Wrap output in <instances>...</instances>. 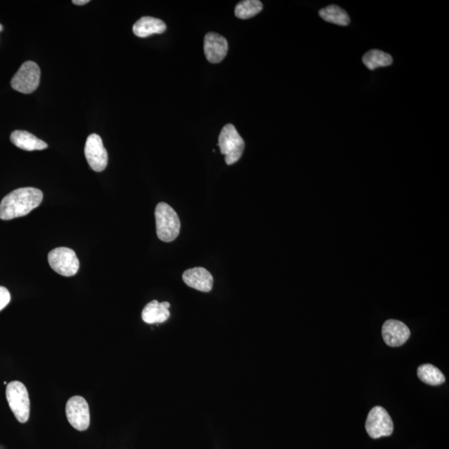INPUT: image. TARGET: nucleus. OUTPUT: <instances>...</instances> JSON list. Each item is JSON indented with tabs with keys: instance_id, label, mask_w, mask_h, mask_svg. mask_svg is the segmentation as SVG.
Segmentation results:
<instances>
[{
	"instance_id": "nucleus-11",
	"label": "nucleus",
	"mask_w": 449,
	"mask_h": 449,
	"mask_svg": "<svg viewBox=\"0 0 449 449\" xmlns=\"http://www.w3.org/2000/svg\"><path fill=\"white\" fill-rule=\"evenodd\" d=\"M228 43L218 34L208 33L204 39V54L211 64H219L227 56Z\"/></svg>"
},
{
	"instance_id": "nucleus-19",
	"label": "nucleus",
	"mask_w": 449,
	"mask_h": 449,
	"mask_svg": "<svg viewBox=\"0 0 449 449\" xmlns=\"http://www.w3.org/2000/svg\"><path fill=\"white\" fill-rule=\"evenodd\" d=\"M263 5L258 0H245L235 6V16L241 19L253 18L255 15L261 13Z\"/></svg>"
},
{
	"instance_id": "nucleus-4",
	"label": "nucleus",
	"mask_w": 449,
	"mask_h": 449,
	"mask_svg": "<svg viewBox=\"0 0 449 449\" xmlns=\"http://www.w3.org/2000/svg\"><path fill=\"white\" fill-rule=\"evenodd\" d=\"M6 398L19 422L26 423L30 417V400L25 385L19 381L11 382L7 385Z\"/></svg>"
},
{
	"instance_id": "nucleus-8",
	"label": "nucleus",
	"mask_w": 449,
	"mask_h": 449,
	"mask_svg": "<svg viewBox=\"0 0 449 449\" xmlns=\"http://www.w3.org/2000/svg\"><path fill=\"white\" fill-rule=\"evenodd\" d=\"M66 415L71 425L78 431H85L90 424L88 403L84 398L74 396L66 404Z\"/></svg>"
},
{
	"instance_id": "nucleus-20",
	"label": "nucleus",
	"mask_w": 449,
	"mask_h": 449,
	"mask_svg": "<svg viewBox=\"0 0 449 449\" xmlns=\"http://www.w3.org/2000/svg\"><path fill=\"white\" fill-rule=\"evenodd\" d=\"M11 295L9 290L5 287L0 286V311L5 308L10 304Z\"/></svg>"
},
{
	"instance_id": "nucleus-15",
	"label": "nucleus",
	"mask_w": 449,
	"mask_h": 449,
	"mask_svg": "<svg viewBox=\"0 0 449 449\" xmlns=\"http://www.w3.org/2000/svg\"><path fill=\"white\" fill-rule=\"evenodd\" d=\"M10 141L17 148L25 150V151H39L48 148V144L34 134L26 131H14L11 133Z\"/></svg>"
},
{
	"instance_id": "nucleus-22",
	"label": "nucleus",
	"mask_w": 449,
	"mask_h": 449,
	"mask_svg": "<svg viewBox=\"0 0 449 449\" xmlns=\"http://www.w3.org/2000/svg\"><path fill=\"white\" fill-rule=\"evenodd\" d=\"M2 30H3V26L1 23H0V32H1Z\"/></svg>"
},
{
	"instance_id": "nucleus-10",
	"label": "nucleus",
	"mask_w": 449,
	"mask_h": 449,
	"mask_svg": "<svg viewBox=\"0 0 449 449\" xmlns=\"http://www.w3.org/2000/svg\"><path fill=\"white\" fill-rule=\"evenodd\" d=\"M382 336L386 345L391 347H400L411 337V330L403 322L389 320L382 327Z\"/></svg>"
},
{
	"instance_id": "nucleus-13",
	"label": "nucleus",
	"mask_w": 449,
	"mask_h": 449,
	"mask_svg": "<svg viewBox=\"0 0 449 449\" xmlns=\"http://www.w3.org/2000/svg\"><path fill=\"white\" fill-rule=\"evenodd\" d=\"M170 304L168 302L160 303L156 299L147 306L141 312V318L147 324H160L168 320L170 317Z\"/></svg>"
},
{
	"instance_id": "nucleus-18",
	"label": "nucleus",
	"mask_w": 449,
	"mask_h": 449,
	"mask_svg": "<svg viewBox=\"0 0 449 449\" xmlns=\"http://www.w3.org/2000/svg\"><path fill=\"white\" fill-rule=\"evenodd\" d=\"M417 377L424 383L432 386L443 384L445 382L444 373L430 364L420 365L417 368Z\"/></svg>"
},
{
	"instance_id": "nucleus-14",
	"label": "nucleus",
	"mask_w": 449,
	"mask_h": 449,
	"mask_svg": "<svg viewBox=\"0 0 449 449\" xmlns=\"http://www.w3.org/2000/svg\"><path fill=\"white\" fill-rule=\"evenodd\" d=\"M167 30L166 23L159 19L145 16L134 23L133 31L136 36L147 38L155 34H163Z\"/></svg>"
},
{
	"instance_id": "nucleus-1",
	"label": "nucleus",
	"mask_w": 449,
	"mask_h": 449,
	"mask_svg": "<svg viewBox=\"0 0 449 449\" xmlns=\"http://www.w3.org/2000/svg\"><path fill=\"white\" fill-rule=\"evenodd\" d=\"M43 192L34 187L16 189L5 196L0 203V219L9 220L25 216L41 204Z\"/></svg>"
},
{
	"instance_id": "nucleus-6",
	"label": "nucleus",
	"mask_w": 449,
	"mask_h": 449,
	"mask_svg": "<svg viewBox=\"0 0 449 449\" xmlns=\"http://www.w3.org/2000/svg\"><path fill=\"white\" fill-rule=\"evenodd\" d=\"M41 74V69L36 62L33 61L23 62L18 72L12 78V88L19 93H32L39 85Z\"/></svg>"
},
{
	"instance_id": "nucleus-21",
	"label": "nucleus",
	"mask_w": 449,
	"mask_h": 449,
	"mask_svg": "<svg viewBox=\"0 0 449 449\" xmlns=\"http://www.w3.org/2000/svg\"><path fill=\"white\" fill-rule=\"evenodd\" d=\"M73 3L77 5H84L89 3V0H73Z\"/></svg>"
},
{
	"instance_id": "nucleus-17",
	"label": "nucleus",
	"mask_w": 449,
	"mask_h": 449,
	"mask_svg": "<svg viewBox=\"0 0 449 449\" xmlns=\"http://www.w3.org/2000/svg\"><path fill=\"white\" fill-rule=\"evenodd\" d=\"M364 65L369 70H374L382 67L391 66L393 64V58L391 54L383 51L373 49L364 55Z\"/></svg>"
},
{
	"instance_id": "nucleus-7",
	"label": "nucleus",
	"mask_w": 449,
	"mask_h": 449,
	"mask_svg": "<svg viewBox=\"0 0 449 449\" xmlns=\"http://www.w3.org/2000/svg\"><path fill=\"white\" fill-rule=\"evenodd\" d=\"M365 428L370 438L376 439L391 436L393 431V423L386 409L376 406L369 413Z\"/></svg>"
},
{
	"instance_id": "nucleus-3",
	"label": "nucleus",
	"mask_w": 449,
	"mask_h": 449,
	"mask_svg": "<svg viewBox=\"0 0 449 449\" xmlns=\"http://www.w3.org/2000/svg\"><path fill=\"white\" fill-rule=\"evenodd\" d=\"M218 146L227 165H233L241 159L245 148V141L235 129V126L227 124L219 135Z\"/></svg>"
},
{
	"instance_id": "nucleus-16",
	"label": "nucleus",
	"mask_w": 449,
	"mask_h": 449,
	"mask_svg": "<svg viewBox=\"0 0 449 449\" xmlns=\"http://www.w3.org/2000/svg\"><path fill=\"white\" fill-rule=\"evenodd\" d=\"M320 16L325 21L340 26L349 25L350 19L347 12L337 5H330L319 11Z\"/></svg>"
},
{
	"instance_id": "nucleus-5",
	"label": "nucleus",
	"mask_w": 449,
	"mask_h": 449,
	"mask_svg": "<svg viewBox=\"0 0 449 449\" xmlns=\"http://www.w3.org/2000/svg\"><path fill=\"white\" fill-rule=\"evenodd\" d=\"M48 261L55 273L62 277H73L80 270V261L76 253L68 247H58L51 251Z\"/></svg>"
},
{
	"instance_id": "nucleus-12",
	"label": "nucleus",
	"mask_w": 449,
	"mask_h": 449,
	"mask_svg": "<svg viewBox=\"0 0 449 449\" xmlns=\"http://www.w3.org/2000/svg\"><path fill=\"white\" fill-rule=\"evenodd\" d=\"M183 279L187 286L202 292H210L214 287V277L203 267H195L185 271Z\"/></svg>"
},
{
	"instance_id": "nucleus-2",
	"label": "nucleus",
	"mask_w": 449,
	"mask_h": 449,
	"mask_svg": "<svg viewBox=\"0 0 449 449\" xmlns=\"http://www.w3.org/2000/svg\"><path fill=\"white\" fill-rule=\"evenodd\" d=\"M157 235L161 241L172 242L179 236L181 222L179 215L165 203L157 204L155 210Z\"/></svg>"
},
{
	"instance_id": "nucleus-9",
	"label": "nucleus",
	"mask_w": 449,
	"mask_h": 449,
	"mask_svg": "<svg viewBox=\"0 0 449 449\" xmlns=\"http://www.w3.org/2000/svg\"><path fill=\"white\" fill-rule=\"evenodd\" d=\"M84 153L90 168L93 171L101 172L107 168L108 156L100 136L91 134L86 141Z\"/></svg>"
}]
</instances>
